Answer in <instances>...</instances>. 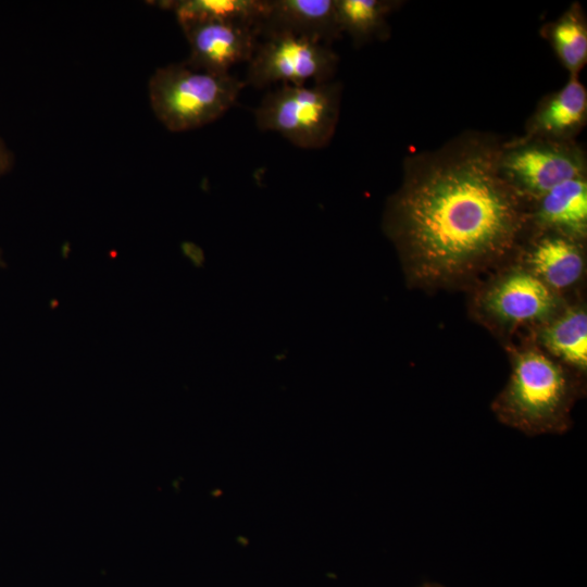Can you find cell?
<instances>
[{
  "label": "cell",
  "mask_w": 587,
  "mask_h": 587,
  "mask_svg": "<svg viewBox=\"0 0 587 587\" xmlns=\"http://www.w3.org/2000/svg\"><path fill=\"white\" fill-rule=\"evenodd\" d=\"M179 26L189 45L184 63L214 75L230 74L232 66L249 62L261 33L255 25L227 21H193Z\"/></svg>",
  "instance_id": "ba28073f"
},
{
  "label": "cell",
  "mask_w": 587,
  "mask_h": 587,
  "mask_svg": "<svg viewBox=\"0 0 587 587\" xmlns=\"http://www.w3.org/2000/svg\"><path fill=\"white\" fill-rule=\"evenodd\" d=\"M265 36L248 62L246 86L265 88L276 83L302 86L309 80L320 84L334 77L339 57L330 45L284 30L268 32Z\"/></svg>",
  "instance_id": "5b68a950"
},
{
  "label": "cell",
  "mask_w": 587,
  "mask_h": 587,
  "mask_svg": "<svg viewBox=\"0 0 587 587\" xmlns=\"http://www.w3.org/2000/svg\"><path fill=\"white\" fill-rule=\"evenodd\" d=\"M529 214L539 230L583 241L587 234L586 176L566 180L535 200Z\"/></svg>",
  "instance_id": "7c38bea8"
},
{
  "label": "cell",
  "mask_w": 587,
  "mask_h": 587,
  "mask_svg": "<svg viewBox=\"0 0 587 587\" xmlns=\"http://www.w3.org/2000/svg\"><path fill=\"white\" fill-rule=\"evenodd\" d=\"M544 32L570 75H578L587 62V24L580 7L573 3Z\"/></svg>",
  "instance_id": "9a60e30c"
},
{
  "label": "cell",
  "mask_w": 587,
  "mask_h": 587,
  "mask_svg": "<svg viewBox=\"0 0 587 587\" xmlns=\"http://www.w3.org/2000/svg\"><path fill=\"white\" fill-rule=\"evenodd\" d=\"M538 341L545 352L580 374L587 369V312L584 307L560 311L538 327Z\"/></svg>",
  "instance_id": "4fadbf2b"
},
{
  "label": "cell",
  "mask_w": 587,
  "mask_h": 587,
  "mask_svg": "<svg viewBox=\"0 0 587 587\" xmlns=\"http://www.w3.org/2000/svg\"><path fill=\"white\" fill-rule=\"evenodd\" d=\"M279 30L330 45L341 36L335 0H270L261 32Z\"/></svg>",
  "instance_id": "8fae6325"
},
{
  "label": "cell",
  "mask_w": 587,
  "mask_h": 587,
  "mask_svg": "<svg viewBox=\"0 0 587 587\" xmlns=\"http://www.w3.org/2000/svg\"><path fill=\"white\" fill-rule=\"evenodd\" d=\"M416 587H447V586L438 582H424Z\"/></svg>",
  "instance_id": "ac0fdd59"
},
{
  "label": "cell",
  "mask_w": 587,
  "mask_h": 587,
  "mask_svg": "<svg viewBox=\"0 0 587 587\" xmlns=\"http://www.w3.org/2000/svg\"><path fill=\"white\" fill-rule=\"evenodd\" d=\"M395 3L383 0H335L341 34L347 33L355 45L387 33L386 16Z\"/></svg>",
  "instance_id": "2e32d148"
},
{
  "label": "cell",
  "mask_w": 587,
  "mask_h": 587,
  "mask_svg": "<svg viewBox=\"0 0 587 587\" xmlns=\"http://www.w3.org/2000/svg\"><path fill=\"white\" fill-rule=\"evenodd\" d=\"M171 10L178 22L193 21L240 22L260 27L270 11V0H172L159 1Z\"/></svg>",
  "instance_id": "5bb4252c"
},
{
  "label": "cell",
  "mask_w": 587,
  "mask_h": 587,
  "mask_svg": "<svg viewBox=\"0 0 587 587\" xmlns=\"http://www.w3.org/2000/svg\"><path fill=\"white\" fill-rule=\"evenodd\" d=\"M476 309L501 329L539 327L560 312V297L522 265L494 278L478 294Z\"/></svg>",
  "instance_id": "52a82bcc"
},
{
  "label": "cell",
  "mask_w": 587,
  "mask_h": 587,
  "mask_svg": "<svg viewBox=\"0 0 587 587\" xmlns=\"http://www.w3.org/2000/svg\"><path fill=\"white\" fill-rule=\"evenodd\" d=\"M340 101L337 82L284 84L264 95L253 115L259 129L276 132L299 148L321 149L335 134Z\"/></svg>",
  "instance_id": "277c9868"
},
{
  "label": "cell",
  "mask_w": 587,
  "mask_h": 587,
  "mask_svg": "<svg viewBox=\"0 0 587 587\" xmlns=\"http://www.w3.org/2000/svg\"><path fill=\"white\" fill-rule=\"evenodd\" d=\"M511 364L509 380L491 404L497 419L527 436L566 433L583 390L576 375L537 347L515 351Z\"/></svg>",
  "instance_id": "7a4b0ae2"
},
{
  "label": "cell",
  "mask_w": 587,
  "mask_h": 587,
  "mask_svg": "<svg viewBox=\"0 0 587 587\" xmlns=\"http://www.w3.org/2000/svg\"><path fill=\"white\" fill-rule=\"evenodd\" d=\"M4 265H5V262H4L3 258H2V252L0 250V267H3Z\"/></svg>",
  "instance_id": "d6986e66"
},
{
  "label": "cell",
  "mask_w": 587,
  "mask_h": 587,
  "mask_svg": "<svg viewBox=\"0 0 587 587\" xmlns=\"http://www.w3.org/2000/svg\"><path fill=\"white\" fill-rule=\"evenodd\" d=\"M523 266L559 295L583 277L585 255L582 241L540 230L524 252Z\"/></svg>",
  "instance_id": "9c48e42d"
},
{
  "label": "cell",
  "mask_w": 587,
  "mask_h": 587,
  "mask_svg": "<svg viewBox=\"0 0 587 587\" xmlns=\"http://www.w3.org/2000/svg\"><path fill=\"white\" fill-rule=\"evenodd\" d=\"M502 145L469 134L408 160L385 224L416 283L470 278L515 247L530 215L501 172Z\"/></svg>",
  "instance_id": "6da1fadb"
},
{
  "label": "cell",
  "mask_w": 587,
  "mask_h": 587,
  "mask_svg": "<svg viewBox=\"0 0 587 587\" xmlns=\"http://www.w3.org/2000/svg\"><path fill=\"white\" fill-rule=\"evenodd\" d=\"M13 163V154L0 137V177L11 171Z\"/></svg>",
  "instance_id": "e0dca14e"
},
{
  "label": "cell",
  "mask_w": 587,
  "mask_h": 587,
  "mask_svg": "<svg viewBox=\"0 0 587 587\" xmlns=\"http://www.w3.org/2000/svg\"><path fill=\"white\" fill-rule=\"evenodd\" d=\"M500 168L525 200L535 201L566 180L586 176V158L574 141L516 138L502 145Z\"/></svg>",
  "instance_id": "8992f818"
},
{
  "label": "cell",
  "mask_w": 587,
  "mask_h": 587,
  "mask_svg": "<svg viewBox=\"0 0 587 587\" xmlns=\"http://www.w3.org/2000/svg\"><path fill=\"white\" fill-rule=\"evenodd\" d=\"M246 87L227 74L196 71L184 62L155 70L149 84V100L157 118L171 132L205 126L232 109Z\"/></svg>",
  "instance_id": "3957f363"
},
{
  "label": "cell",
  "mask_w": 587,
  "mask_h": 587,
  "mask_svg": "<svg viewBox=\"0 0 587 587\" xmlns=\"http://www.w3.org/2000/svg\"><path fill=\"white\" fill-rule=\"evenodd\" d=\"M587 120V90L578 75H570L567 83L542 99L520 139L574 141Z\"/></svg>",
  "instance_id": "30bf717a"
}]
</instances>
